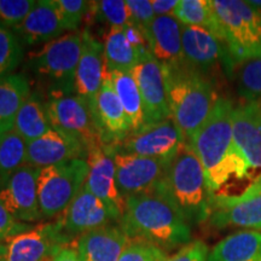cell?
I'll use <instances>...</instances> for the list:
<instances>
[{"instance_id": "obj_3", "label": "cell", "mask_w": 261, "mask_h": 261, "mask_svg": "<svg viewBox=\"0 0 261 261\" xmlns=\"http://www.w3.org/2000/svg\"><path fill=\"white\" fill-rule=\"evenodd\" d=\"M162 69L171 119L188 143L219 99L217 85L185 63Z\"/></svg>"}, {"instance_id": "obj_24", "label": "cell", "mask_w": 261, "mask_h": 261, "mask_svg": "<svg viewBox=\"0 0 261 261\" xmlns=\"http://www.w3.org/2000/svg\"><path fill=\"white\" fill-rule=\"evenodd\" d=\"M150 52L160 64L175 67L184 64L181 24L173 16H156L148 34Z\"/></svg>"}, {"instance_id": "obj_32", "label": "cell", "mask_w": 261, "mask_h": 261, "mask_svg": "<svg viewBox=\"0 0 261 261\" xmlns=\"http://www.w3.org/2000/svg\"><path fill=\"white\" fill-rule=\"evenodd\" d=\"M233 79L236 80L238 96L244 102H261V58L238 63Z\"/></svg>"}, {"instance_id": "obj_28", "label": "cell", "mask_w": 261, "mask_h": 261, "mask_svg": "<svg viewBox=\"0 0 261 261\" xmlns=\"http://www.w3.org/2000/svg\"><path fill=\"white\" fill-rule=\"evenodd\" d=\"M108 77L112 81L114 90L122 104L130 130L133 132L142 128L145 125L144 107L132 71H110Z\"/></svg>"}, {"instance_id": "obj_22", "label": "cell", "mask_w": 261, "mask_h": 261, "mask_svg": "<svg viewBox=\"0 0 261 261\" xmlns=\"http://www.w3.org/2000/svg\"><path fill=\"white\" fill-rule=\"evenodd\" d=\"M65 31L54 0H39L14 33L22 45L37 46L56 40Z\"/></svg>"}, {"instance_id": "obj_9", "label": "cell", "mask_w": 261, "mask_h": 261, "mask_svg": "<svg viewBox=\"0 0 261 261\" xmlns=\"http://www.w3.org/2000/svg\"><path fill=\"white\" fill-rule=\"evenodd\" d=\"M46 112L52 128L74 137L85 148L103 144L89 104L76 93L48 94Z\"/></svg>"}, {"instance_id": "obj_38", "label": "cell", "mask_w": 261, "mask_h": 261, "mask_svg": "<svg viewBox=\"0 0 261 261\" xmlns=\"http://www.w3.org/2000/svg\"><path fill=\"white\" fill-rule=\"evenodd\" d=\"M126 4L129 16L128 23L138 28L146 37L150 25L156 17L151 2L149 0H127Z\"/></svg>"}, {"instance_id": "obj_42", "label": "cell", "mask_w": 261, "mask_h": 261, "mask_svg": "<svg viewBox=\"0 0 261 261\" xmlns=\"http://www.w3.org/2000/svg\"><path fill=\"white\" fill-rule=\"evenodd\" d=\"M51 261H80L76 247H74L73 242L65 244L55 254Z\"/></svg>"}, {"instance_id": "obj_19", "label": "cell", "mask_w": 261, "mask_h": 261, "mask_svg": "<svg viewBox=\"0 0 261 261\" xmlns=\"http://www.w3.org/2000/svg\"><path fill=\"white\" fill-rule=\"evenodd\" d=\"M232 136L253 177L261 180V102H242L233 107Z\"/></svg>"}, {"instance_id": "obj_16", "label": "cell", "mask_w": 261, "mask_h": 261, "mask_svg": "<svg viewBox=\"0 0 261 261\" xmlns=\"http://www.w3.org/2000/svg\"><path fill=\"white\" fill-rule=\"evenodd\" d=\"M58 220L71 240L94 228L110 225L113 221H119L113 211L86 185L81 188Z\"/></svg>"}, {"instance_id": "obj_29", "label": "cell", "mask_w": 261, "mask_h": 261, "mask_svg": "<svg viewBox=\"0 0 261 261\" xmlns=\"http://www.w3.org/2000/svg\"><path fill=\"white\" fill-rule=\"evenodd\" d=\"M107 71H132L143 57L126 38L123 28H109L104 38Z\"/></svg>"}, {"instance_id": "obj_34", "label": "cell", "mask_w": 261, "mask_h": 261, "mask_svg": "<svg viewBox=\"0 0 261 261\" xmlns=\"http://www.w3.org/2000/svg\"><path fill=\"white\" fill-rule=\"evenodd\" d=\"M23 45L11 29L0 25V77L11 75L23 60Z\"/></svg>"}, {"instance_id": "obj_4", "label": "cell", "mask_w": 261, "mask_h": 261, "mask_svg": "<svg viewBox=\"0 0 261 261\" xmlns=\"http://www.w3.org/2000/svg\"><path fill=\"white\" fill-rule=\"evenodd\" d=\"M159 189L190 227L210 220L213 194L207 185L200 160L188 143L169 163Z\"/></svg>"}, {"instance_id": "obj_6", "label": "cell", "mask_w": 261, "mask_h": 261, "mask_svg": "<svg viewBox=\"0 0 261 261\" xmlns=\"http://www.w3.org/2000/svg\"><path fill=\"white\" fill-rule=\"evenodd\" d=\"M221 40L236 65L261 58V11L240 0H211Z\"/></svg>"}, {"instance_id": "obj_26", "label": "cell", "mask_w": 261, "mask_h": 261, "mask_svg": "<svg viewBox=\"0 0 261 261\" xmlns=\"http://www.w3.org/2000/svg\"><path fill=\"white\" fill-rule=\"evenodd\" d=\"M31 92V84L23 74L0 77V133L14 129L19 108Z\"/></svg>"}, {"instance_id": "obj_35", "label": "cell", "mask_w": 261, "mask_h": 261, "mask_svg": "<svg viewBox=\"0 0 261 261\" xmlns=\"http://www.w3.org/2000/svg\"><path fill=\"white\" fill-rule=\"evenodd\" d=\"M65 31L77 32L80 24L86 18L90 2L84 0H54Z\"/></svg>"}, {"instance_id": "obj_13", "label": "cell", "mask_w": 261, "mask_h": 261, "mask_svg": "<svg viewBox=\"0 0 261 261\" xmlns=\"http://www.w3.org/2000/svg\"><path fill=\"white\" fill-rule=\"evenodd\" d=\"M116 185L123 200L154 191L165 178L169 162L114 151Z\"/></svg>"}, {"instance_id": "obj_21", "label": "cell", "mask_w": 261, "mask_h": 261, "mask_svg": "<svg viewBox=\"0 0 261 261\" xmlns=\"http://www.w3.org/2000/svg\"><path fill=\"white\" fill-rule=\"evenodd\" d=\"M92 114L104 145L120 144L132 132L122 104L108 76L98 92Z\"/></svg>"}, {"instance_id": "obj_27", "label": "cell", "mask_w": 261, "mask_h": 261, "mask_svg": "<svg viewBox=\"0 0 261 261\" xmlns=\"http://www.w3.org/2000/svg\"><path fill=\"white\" fill-rule=\"evenodd\" d=\"M14 129L29 143L45 136L52 129L46 112V102L39 92H31L15 120Z\"/></svg>"}, {"instance_id": "obj_15", "label": "cell", "mask_w": 261, "mask_h": 261, "mask_svg": "<svg viewBox=\"0 0 261 261\" xmlns=\"http://www.w3.org/2000/svg\"><path fill=\"white\" fill-rule=\"evenodd\" d=\"M89 177L87 189L100 198L120 221L125 210V200L116 185V167L112 146L98 144L89 149Z\"/></svg>"}, {"instance_id": "obj_1", "label": "cell", "mask_w": 261, "mask_h": 261, "mask_svg": "<svg viewBox=\"0 0 261 261\" xmlns=\"http://www.w3.org/2000/svg\"><path fill=\"white\" fill-rule=\"evenodd\" d=\"M233 107L230 98L220 96L211 115L188 142L200 160L213 195L220 194L231 181L254 178L249 163L233 142Z\"/></svg>"}, {"instance_id": "obj_33", "label": "cell", "mask_w": 261, "mask_h": 261, "mask_svg": "<svg viewBox=\"0 0 261 261\" xmlns=\"http://www.w3.org/2000/svg\"><path fill=\"white\" fill-rule=\"evenodd\" d=\"M86 17L91 21L106 23L110 28H123L128 24V9L125 0H103L90 2V9Z\"/></svg>"}, {"instance_id": "obj_30", "label": "cell", "mask_w": 261, "mask_h": 261, "mask_svg": "<svg viewBox=\"0 0 261 261\" xmlns=\"http://www.w3.org/2000/svg\"><path fill=\"white\" fill-rule=\"evenodd\" d=\"M173 17L177 18L180 24L205 29L221 40L220 27L211 0H179Z\"/></svg>"}, {"instance_id": "obj_37", "label": "cell", "mask_w": 261, "mask_h": 261, "mask_svg": "<svg viewBox=\"0 0 261 261\" xmlns=\"http://www.w3.org/2000/svg\"><path fill=\"white\" fill-rule=\"evenodd\" d=\"M167 253L154 244L142 240H132L117 261H166Z\"/></svg>"}, {"instance_id": "obj_41", "label": "cell", "mask_w": 261, "mask_h": 261, "mask_svg": "<svg viewBox=\"0 0 261 261\" xmlns=\"http://www.w3.org/2000/svg\"><path fill=\"white\" fill-rule=\"evenodd\" d=\"M177 0H151V6L156 16H173Z\"/></svg>"}, {"instance_id": "obj_25", "label": "cell", "mask_w": 261, "mask_h": 261, "mask_svg": "<svg viewBox=\"0 0 261 261\" xmlns=\"http://www.w3.org/2000/svg\"><path fill=\"white\" fill-rule=\"evenodd\" d=\"M208 261H261V231L241 230L215 244Z\"/></svg>"}, {"instance_id": "obj_12", "label": "cell", "mask_w": 261, "mask_h": 261, "mask_svg": "<svg viewBox=\"0 0 261 261\" xmlns=\"http://www.w3.org/2000/svg\"><path fill=\"white\" fill-rule=\"evenodd\" d=\"M6 242V261H51L62 247L73 240L57 220L32 227Z\"/></svg>"}, {"instance_id": "obj_17", "label": "cell", "mask_w": 261, "mask_h": 261, "mask_svg": "<svg viewBox=\"0 0 261 261\" xmlns=\"http://www.w3.org/2000/svg\"><path fill=\"white\" fill-rule=\"evenodd\" d=\"M144 107L145 123H155L171 119L165 76L160 62L149 56L139 62L132 69Z\"/></svg>"}, {"instance_id": "obj_8", "label": "cell", "mask_w": 261, "mask_h": 261, "mask_svg": "<svg viewBox=\"0 0 261 261\" xmlns=\"http://www.w3.org/2000/svg\"><path fill=\"white\" fill-rule=\"evenodd\" d=\"M182 57L189 68L217 85L221 77L233 79L236 63L226 45L205 29L181 24Z\"/></svg>"}, {"instance_id": "obj_20", "label": "cell", "mask_w": 261, "mask_h": 261, "mask_svg": "<svg viewBox=\"0 0 261 261\" xmlns=\"http://www.w3.org/2000/svg\"><path fill=\"white\" fill-rule=\"evenodd\" d=\"M87 156L89 152L83 143L54 128L27 143V165L38 169L71 160H87Z\"/></svg>"}, {"instance_id": "obj_18", "label": "cell", "mask_w": 261, "mask_h": 261, "mask_svg": "<svg viewBox=\"0 0 261 261\" xmlns=\"http://www.w3.org/2000/svg\"><path fill=\"white\" fill-rule=\"evenodd\" d=\"M108 71L104 56V45L94 38L89 29L83 31V51L75 76V93L89 104L93 112L100 87Z\"/></svg>"}, {"instance_id": "obj_43", "label": "cell", "mask_w": 261, "mask_h": 261, "mask_svg": "<svg viewBox=\"0 0 261 261\" xmlns=\"http://www.w3.org/2000/svg\"><path fill=\"white\" fill-rule=\"evenodd\" d=\"M0 261H6V246L0 243Z\"/></svg>"}, {"instance_id": "obj_44", "label": "cell", "mask_w": 261, "mask_h": 261, "mask_svg": "<svg viewBox=\"0 0 261 261\" xmlns=\"http://www.w3.org/2000/svg\"><path fill=\"white\" fill-rule=\"evenodd\" d=\"M249 4L253 5L254 8H256L257 10H260V11H261V2H254V0H253V2H249Z\"/></svg>"}, {"instance_id": "obj_31", "label": "cell", "mask_w": 261, "mask_h": 261, "mask_svg": "<svg viewBox=\"0 0 261 261\" xmlns=\"http://www.w3.org/2000/svg\"><path fill=\"white\" fill-rule=\"evenodd\" d=\"M27 165V142L15 129L0 133V185Z\"/></svg>"}, {"instance_id": "obj_7", "label": "cell", "mask_w": 261, "mask_h": 261, "mask_svg": "<svg viewBox=\"0 0 261 261\" xmlns=\"http://www.w3.org/2000/svg\"><path fill=\"white\" fill-rule=\"evenodd\" d=\"M87 160H71L41 168L38 175V195L42 219L64 213L89 177Z\"/></svg>"}, {"instance_id": "obj_40", "label": "cell", "mask_w": 261, "mask_h": 261, "mask_svg": "<svg viewBox=\"0 0 261 261\" xmlns=\"http://www.w3.org/2000/svg\"><path fill=\"white\" fill-rule=\"evenodd\" d=\"M208 247L202 241H191L166 261H208Z\"/></svg>"}, {"instance_id": "obj_14", "label": "cell", "mask_w": 261, "mask_h": 261, "mask_svg": "<svg viewBox=\"0 0 261 261\" xmlns=\"http://www.w3.org/2000/svg\"><path fill=\"white\" fill-rule=\"evenodd\" d=\"M39 171L40 169L24 165L0 185V197L5 207L21 223H35L42 219L38 195Z\"/></svg>"}, {"instance_id": "obj_11", "label": "cell", "mask_w": 261, "mask_h": 261, "mask_svg": "<svg viewBox=\"0 0 261 261\" xmlns=\"http://www.w3.org/2000/svg\"><path fill=\"white\" fill-rule=\"evenodd\" d=\"M210 224L217 228L241 227L261 231V180L240 196L213 195Z\"/></svg>"}, {"instance_id": "obj_2", "label": "cell", "mask_w": 261, "mask_h": 261, "mask_svg": "<svg viewBox=\"0 0 261 261\" xmlns=\"http://www.w3.org/2000/svg\"><path fill=\"white\" fill-rule=\"evenodd\" d=\"M119 223L129 238L145 241L165 252L191 242L190 226L159 187L125 198Z\"/></svg>"}, {"instance_id": "obj_10", "label": "cell", "mask_w": 261, "mask_h": 261, "mask_svg": "<svg viewBox=\"0 0 261 261\" xmlns=\"http://www.w3.org/2000/svg\"><path fill=\"white\" fill-rule=\"evenodd\" d=\"M180 129L172 119L155 123H145L142 128L130 132L120 144L109 145L115 152L144 156L169 162L185 145Z\"/></svg>"}, {"instance_id": "obj_5", "label": "cell", "mask_w": 261, "mask_h": 261, "mask_svg": "<svg viewBox=\"0 0 261 261\" xmlns=\"http://www.w3.org/2000/svg\"><path fill=\"white\" fill-rule=\"evenodd\" d=\"M83 51V31L64 34L32 52L29 67L48 94L75 93V76Z\"/></svg>"}, {"instance_id": "obj_36", "label": "cell", "mask_w": 261, "mask_h": 261, "mask_svg": "<svg viewBox=\"0 0 261 261\" xmlns=\"http://www.w3.org/2000/svg\"><path fill=\"white\" fill-rule=\"evenodd\" d=\"M35 4L34 0H0V25L14 31L24 21Z\"/></svg>"}, {"instance_id": "obj_23", "label": "cell", "mask_w": 261, "mask_h": 261, "mask_svg": "<svg viewBox=\"0 0 261 261\" xmlns=\"http://www.w3.org/2000/svg\"><path fill=\"white\" fill-rule=\"evenodd\" d=\"M130 241L120 225L110 224L79 236L76 249L80 261H117Z\"/></svg>"}, {"instance_id": "obj_39", "label": "cell", "mask_w": 261, "mask_h": 261, "mask_svg": "<svg viewBox=\"0 0 261 261\" xmlns=\"http://www.w3.org/2000/svg\"><path fill=\"white\" fill-rule=\"evenodd\" d=\"M31 228V225L17 221L10 214L2 197H0V241H9L10 238L17 236L19 233H23Z\"/></svg>"}]
</instances>
